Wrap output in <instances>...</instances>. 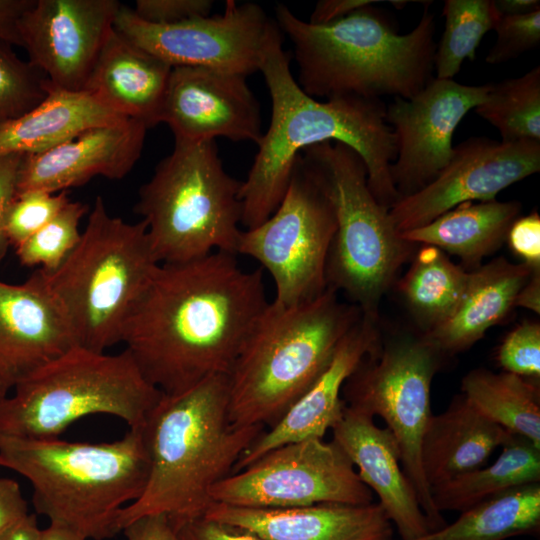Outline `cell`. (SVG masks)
Here are the masks:
<instances>
[{
    "instance_id": "38",
    "label": "cell",
    "mask_w": 540,
    "mask_h": 540,
    "mask_svg": "<svg viewBox=\"0 0 540 540\" xmlns=\"http://www.w3.org/2000/svg\"><path fill=\"white\" fill-rule=\"evenodd\" d=\"M496 40L488 51V64L516 59L540 44V9L521 15L501 16L495 27Z\"/></svg>"
},
{
    "instance_id": "3",
    "label": "cell",
    "mask_w": 540,
    "mask_h": 540,
    "mask_svg": "<svg viewBox=\"0 0 540 540\" xmlns=\"http://www.w3.org/2000/svg\"><path fill=\"white\" fill-rule=\"evenodd\" d=\"M140 427L149 474L140 497L121 510L120 532L148 514H165L177 530L203 517L210 489L233 472L264 426L231 424L228 375L218 374L182 393H162Z\"/></svg>"
},
{
    "instance_id": "45",
    "label": "cell",
    "mask_w": 540,
    "mask_h": 540,
    "mask_svg": "<svg viewBox=\"0 0 540 540\" xmlns=\"http://www.w3.org/2000/svg\"><path fill=\"white\" fill-rule=\"evenodd\" d=\"M29 514L19 484L12 479L0 477V534Z\"/></svg>"
},
{
    "instance_id": "51",
    "label": "cell",
    "mask_w": 540,
    "mask_h": 540,
    "mask_svg": "<svg viewBox=\"0 0 540 540\" xmlns=\"http://www.w3.org/2000/svg\"><path fill=\"white\" fill-rule=\"evenodd\" d=\"M40 540H87L81 534L72 530L49 524L41 529Z\"/></svg>"
},
{
    "instance_id": "37",
    "label": "cell",
    "mask_w": 540,
    "mask_h": 540,
    "mask_svg": "<svg viewBox=\"0 0 540 540\" xmlns=\"http://www.w3.org/2000/svg\"><path fill=\"white\" fill-rule=\"evenodd\" d=\"M70 202L67 191L27 190L16 193L6 217L9 245L20 246L52 220Z\"/></svg>"
},
{
    "instance_id": "21",
    "label": "cell",
    "mask_w": 540,
    "mask_h": 540,
    "mask_svg": "<svg viewBox=\"0 0 540 540\" xmlns=\"http://www.w3.org/2000/svg\"><path fill=\"white\" fill-rule=\"evenodd\" d=\"M378 320L361 315L340 341L318 379L267 432H262L236 463L233 472L279 446L311 438L323 439L346 407L342 389L360 363L381 344Z\"/></svg>"
},
{
    "instance_id": "46",
    "label": "cell",
    "mask_w": 540,
    "mask_h": 540,
    "mask_svg": "<svg viewBox=\"0 0 540 540\" xmlns=\"http://www.w3.org/2000/svg\"><path fill=\"white\" fill-rule=\"evenodd\" d=\"M378 0H321L318 1L310 16L309 23L327 24L343 18L366 5L379 3Z\"/></svg>"
},
{
    "instance_id": "27",
    "label": "cell",
    "mask_w": 540,
    "mask_h": 540,
    "mask_svg": "<svg viewBox=\"0 0 540 540\" xmlns=\"http://www.w3.org/2000/svg\"><path fill=\"white\" fill-rule=\"evenodd\" d=\"M122 119L84 91L52 87L37 106L0 124V155L42 153L90 128Z\"/></svg>"
},
{
    "instance_id": "47",
    "label": "cell",
    "mask_w": 540,
    "mask_h": 540,
    "mask_svg": "<svg viewBox=\"0 0 540 540\" xmlns=\"http://www.w3.org/2000/svg\"><path fill=\"white\" fill-rule=\"evenodd\" d=\"M34 0H0V40L20 46L18 23Z\"/></svg>"
},
{
    "instance_id": "24",
    "label": "cell",
    "mask_w": 540,
    "mask_h": 540,
    "mask_svg": "<svg viewBox=\"0 0 540 540\" xmlns=\"http://www.w3.org/2000/svg\"><path fill=\"white\" fill-rule=\"evenodd\" d=\"M172 67L144 51L113 26L83 91L117 114L148 128L160 123Z\"/></svg>"
},
{
    "instance_id": "34",
    "label": "cell",
    "mask_w": 540,
    "mask_h": 540,
    "mask_svg": "<svg viewBox=\"0 0 540 540\" xmlns=\"http://www.w3.org/2000/svg\"><path fill=\"white\" fill-rule=\"evenodd\" d=\"M445 27L436 44L434 70L437 79H453L465 59L473 61L483 36L501 18L494 0H446Z\"/></svg>"
},
{
    "instance_id": "2",
    "label": "cell",
    "mask_w": 540,
    "mask_h": 540,
    "mask_svg": "<svg viewBox=\"0 0 540 540\" xmlns=\"http://www.w3.org/2000/svg\"><path fill=\"white\" fill-rule=\"evenodd\" d=\"M259 71L269 90L272 114L242 181L241 224L246 229L274 213L287 191L298 155L323 142H341L361 156L369 188L382 206L390 209L400 199L390 174L396 137L386 121L387 106L382 99L342 96L318 101L306 94L291 73L282 32L273 20Z\"/></svg>"
},
{
    "instance_id": "41",
    "label": "cell",
    "mask_w": 540,
    "mask_h": 540,
    "mask_svg": "<svg viewBox=\"0 0 540 540\" xmlns=\"http://www.w3.org/2000/svg\"><path fill=\"white\" fill-rule=\"evenodd\" d=\"M506 240L523 263L540 268V216L537 212L518 217L511 225Z\"/></svg>"
},
{
    "instance_id": "26",
    "label": "cell",
    "mask_w": 540,
    "mask_h": 540,
    "mask_svg": "<svg viewBox=\"0 0 540 540\" xmlns=\"http://www.w3.org/2000/svg\"><path fill=\"white\" fill-rule=\"evenodd\" d=\"M535 269L540 268L499 257L472 270L457 309L423 337L444 356L470 348L514 308L517 293Z\"/></svg>"
},
{
    "instance_id": "23",
    "label": "cell",
    "mask_w": 540,
    "mask_h": 540,
    "mask_svg": "<svg viewBox=\"0 0 540 540\" xmlns=\"http://www.w3.org/2000/svg\"><path fill=\"white\" fill-rule=\"evenodd\" d=\"M203 517L248 530L265 540H392L394 527L375 502L276 509L212 503Z\"/></svg>"
},
{
    "instance_id": "43",
    "label": "cell",
    "mask_w": 540,
    "mask_h": 540,
    "mask_svg": "<svg viewBox=\"0 0 540 540\" xmlns=\"http://www.w3.org/2000/svg\"><path fill=\"white\" fill-rule=\"evenodd\" d=\"M178 531L183 540H265L248 530L204 517L185 524Z\"/></svg>"
},
{
    "instance_id": "50",
    "label": "cell",
    "mask_w": 540,
    "mask_h": 540,
    "mask_svg": "<svg viewBox=\"0 0 540 540\" xmlns=\"http://www.w3.org/2000/svg\"><path fill=\"white\" fill-rule=\"evenodd\" d=\"M499 13L504 15H521L540 9L539 0H494Z\"/></svg>"
},
{
    "instance_id": "11",
    "label": "cell",
    "mask_w": 540,
    "mask_h": 540,
    "mask_svg": "<svg viewBox=\"0 0 540 540\" xmlns=\"http://www.w3.org/2000/svg\"><path fill=\"white\" fill-rule=\"evenodd\" d=\"M444 355L422 333L381 341L346 380L345 405L372 418L379 416L393 434L404 473L411 482L431 531L445 522L432 499L420 462L421 440L432 415L431 385Z\"/></svg>"
},
{
    "instance_id": "35",
    "label": "cell",
    "mask_w": 540,
    "mask_h": 540,
    "mask_svg": "<svg viewBox=\"0 0 540 540\" xmlns=\"http://www.w3.org/2000/svg\"><path fill=\"white\" fill-rule=\"evenodd\" d=\"M89 208L82 202L67 203L44 227L16 248L25 266H40L50 273L70 255L80 240L79 225Z\"/></svg>"
},
{
    "instance_id": "15",
    "label": "cell",
    "mask_w": 540,
    "mask_h": 540,
    "mask_svg": "<svg viewBox=\"0 0 540 540\" xmlns=\"http://www.w3.org/2000/svg\"><path fill=\"white\" fill-rule=\"evenodd\" d=\"M539 171L540 141L470 137L454 147L433 181L400 198L389 216L398 233L416 229L462 203L495 200L505 188Z\"/></svg>"
},
{
    "instance_id": "40",
    "label": "cell",
    "mask_w": 540,
    "mask_h": 540,
    "mask_svg": "<svg viewBox=\"0 0 540 540\" xmlns=\"http://www.w3.org/2000/svg\"><path fill=\"white\" fill-rule=\"evenodd\" d=\"M211 0H137L134 14L156 25H172L197 17L209 16Z\"/></svg>"
},
{
    "instance_id": "7",
    "label": "cell",
    "mask_w": 540,
    "mask_h": 540,
    "mask_svg": "<svg viewBox=\"0 0 540 540\" xmlns=\"http://www.w3.org/2000/svg\"><path fill=\"white\" fill-rule=\"evenodd\" d=\"M141 220L108 213L97 196L76 247L53 272H40L79 346L105 352L122 342L125 322L159 265Z\"/></svg>"
},
{
    "instance_id": "13",
    "label": "cell",
    "mask_w": 540,
    "mask_h": 540,
    "mask_svg": "<svg viewBox=\"0 0 540 540\" xmlns=\"http://www.w3.org/2000/svg\"><path fill=\"white\" fill-rule=\"evenodd\" d=\"M212 503L296 508L320 503L366 505L373 492L333 441L311 438L274 448L216 483Z\"/></svg>"
},
{
    "instance_id": "44",
    "label": "cell",
    "mask_w": 540,
    "mask_h": 540,
    "mask_svg": "<svg viewBox=\"0 0 540 540\" xmlns=\"http://www.w3.org/2000/svg\"><path fill=\"white\" fill-rule=\"evenodd\" d=\"M126 540H183L165 514L140 516L122 528Z\"/></svg>"
},
{
    "instance_id": "1",
    "label": "cell",
    "mask_w": 540,
    "mask_h": 540,
    "mask_svg": "<svg viewBox=\"0 0 540 540\" xmlns=\"http://www.w3.org/2000/svg\"><path fill=\"white\" fill-rule=\"evenodd\" d=\"M261 269L214 251L160 263L130 312L122 342L144 377L163 394L228 375L268 305Z\"/></svg>"
},
{
    "instance_id": "31",
    "label": "cell",
    "mask_w": 540,
    "mask_h": 540,
    "mask_svg": "<svg viewBox=\"0 0 540 540\" xmlns=\"http://www.w3.org/2000/svg\"><path fill=\"white\" fill-rule=\"evenodd\" d=\"M540 482L520 485L461 512L452 523L417 540H506L538 535Z\"/></svg>"
},
{
    "instance_id": "29",
    "label": "cell",
    "mask_w": 540,
    "mask_h": 540,
    "mask_svg": "<svg viewBox=\"0 0 540 540\" xmlns=\"http://www.w3.org/2000/svg\"><path fill=\"white\" fill-rule=\"evenodd\" d=\"M540 482V447L512 435L490 464L431 487L433 503L439 512H463L511 488Z\"/></svg>"
},
{
    "instance_id": "25",
    "label": "cell",
    "mask_w": 540,
    "mask_h": 540,
    "mask_svg": "<svg viewBox=\"0 0 540 540\" xmlns=\"http://www.w3.org/2000/svg\"><path fill=\"white\" fill-rule=\"evenodd\" d=\"M514 434L478 412L461 394L432 414L421 445L420 462L430 488L487 464Z\"/></svg>"
},
{
    "instance_id": "22",
    "label": "cell",
    "mask_w": 540,
    "mask_h": 540,
    "mask_svg": "<svg viewBox=\"0 0 540 540\" xmlns=\"http://www.w3.org/2000/svg\"><path fill=\"white\" fill-rule=\"evenodd\" d=\"M332 440L354 465L361 481L376 495L400 540H417L431 532L415 490L403 471L398 444L372 417L345 407L331 429Z\"/></svg>"
},
{
    "instance_id": "12",
    "label": "cell",
    "mask_w": 540,
    "mask_h": 540,
    "mask_svg": "<svg viewBox=\"0 0 540 540\" xmlns=\"http://www.w3.org/2000/svg\"><path fill=\"white\" fill-rule=\"evenodd\" d=\"M335 232L333 206L298 155L279 206L263 223L241 232L237 254L257 260L272 276L274 303L291 306L328 287L326 266Z\"/></svg>"
},
{
    "instance_id": "30",
    "label": "cell",
    "mask_w": 540,
    "mask_h": 540,
    "mask_svg": "<svg viewBox=\"0 0 540 540\" xmlns=\"http://www.w3.org/2000/svg\"><path fill=\"white\" fill-rule=\"evenodd\" d=\"M461 391L483 416L540 447L539 381L477 368L463 377Z\"/></svg>"
},
{
    "instance_id": "9",
    "label": "cell",
    "mask_w": 540,
    "mask_h": 540,
    "mask_svg": "<svg viewBox=\"0 0 540 540\" xmlns=\"http://www.w3.org/2000/svg\"><path fill=\"white\" fill-rule=\"evenodd\" d=\"M299 155L335 213L327 285L343 291L362 315L378 320L381 299L415 244L401 237L389 210L372 194L365 163L355 150L341 142H323Z\"/></svg>"
},
{
    "instance_id": "32",
    "label": "cell",
    "mask_w": 540,
    "mask_h": 540,
    "mask_svg": "<svg viewBox=\"0 0 540 540\" xmlns=\"http://www.w3.org/2000/svg\"><path fill=\"white\" fill-rule=\"evenodd\" d=\"M468 279L469 272L437 247L423 245L418 250L398 289L422 333L439 326L454 313Z\"/></svg>"
},
{
    "instance_id": "5",
    "label": "cell",
    "mask_w": 540,
    "mask_h": 540,
    "mask_svg": "<svg viewBox=\"0 0 540 540\" xmlns=\"http://www.w3.org/2000/svg\"><path fill=\"white\" fill-rule=\"evenodd\" d=\"M0 467L26 478L37 514L87 540L117 535L121 510L142 494L149 457L141 427L105 443L22 439L0 433Z\"/></svg>"
},
{
    "instance_id": "4",
    "label": "cell",
    "mask_w": 540,
    "mask_h": 540,
    "mask_svg": "<svg viewBox=\"0 0 540 540\" xmlns=\"http://www.w3.org/2000/svg\"><path fill=\"white\" fill-rule=\"evenodd\" d=\"M430 3L405 34L373 4L321 25L277 4L275 23L293 44L297 83L309 96L410 99L433 79L436 25Z\"/></svg>"
},
{
    "instance_id": "19",
    "label": "cell",
    "mask_w": 540,
    "mask_h": 540,
    "mask_svg": "<svg viewBox=\"0 0 540 540\" xmlns=\"http://www.w3.org/2000/svg\"><path fill=\"white\" fill-rule=\"evenodd\" d=\"M76 346V335L38 270L22 284L0 281L1 395Z\"/></svg>"
},
{
    "instance_id": "28",
    "label": "cell",
    "mask_w": 540,
    "mask_h": 540,
    "mask_svg": "<svg viewBox=\"0 0 540 540\" xmlns=\"http://www.w3.org/2000/svg\"><path fill=\"white\" fill-rule=\"evenodd\" d=\"M521 210L518 201L465 202L400 235L412 244L430 245L456 255L475 270L506 241Z\"/></svg>"
},
{
    "instance_id": "10",
    "label": "cell",
    "mask_w": 540,
    "mask_h": 540,
    "mask_svg": "<svg viewBox=\"0 0 540 540\" xmlns=\"http://www.w3.org/2000/svg\"><path fill=\"white\" fill-rule=\"evenodd\" d=\"M162 396L125 349L118 354L76 346L0 394V433L56 439L77 420L112 415L142 426Z\"/></svg>"
},
{
    "instance_id": "39",
    "label": "cell",
    "mask_w": 540,
    "mask_h": 540,
    "mask_svg": "<svg viewBox=\"0 0 540 540\" xmlns=\"http://www.w3.org/2000/svg\"><path fill=\"white\" fill-rule=\"evenodd\" d=\"M497 361L504 372L539 381V323L524 321L510 331L498 348Z\"/></svg>"
},
{
    "instance_id": "16",
    "label": "cell",
    "mask_w": 540,
    "mask_h": 540,
    "mask_svg": "<svg viewBox=\"0 0 540 540\" xmlns=\"http://www.w3.org/2000/svg\"><path fill=\"white\" fill-rule=\"evenodd\" d=\"M491 87L492 83L465 85L433 78L414 97H395L386 107L397 150L390 174L400 198L421 190L446 167L454 152L457 126L484 101Z\"/></svg>"
},
{
    "instance_id": "8",
    "label": "cell",
    "mask_w": 540,
    "mask_h": 540,
    "mask_svg": "<svg viewBox=\"0 0 540 540\" xmlns=\"http://www.w3.org/2000/svg\"><path fill=\"white\" fill-rule=\"evenodd\" d=\"M242 181L223 167L215 140H175L172 152L139 188L134 210L147 225L159 263L214 251L237 255Z\"/></svg>"
},
{
    "instance_id": "6",
    "label": "cell",
    "mask_w": 540,
    "mask_h": 540,
    "mask_svg": "<svg viewBox=\"0 0 540 540\" xmlns=\"http://www.w3.org/2000/svg\"><path fill=\"white\" fill-rule=\"evenodd\" d=\"M361 315L330 286L303 303H268L228 374L231 424L273 426L323 373Z\"/></svg>"
},
{
    "instance_id": "17",
    "label": "cell",
    "mask_w": 540,
    "mask_h": 540,
    "mask_svg": "<svg viewBox=\"0 0 540 540\" xmlns=\"http://www.w3.org/2000/svg\"><path fill=\"white\" fill-rule=\"evenodd\" d=\"M121 5L117 0H34L18 23L20 46L53 88L83 91Z\"/></svg>"
},
{
    "instance_id": "18",
    "label": "cell",
    "mask_w": 540,
    "mask_h": 540,
    "mask_svg": "<svg viewBox=\"0 0 540 540\" xmlns=\"http://www.w3.org/2000/svg\"><path fill=\"white\" fill-rule=\"evenodd\" d=\"M245 75L206 67H172L160 123L175 140L208 141L225 137L258 143L260 106Z\"/></svg>"
},
{
    "instance_id": "42",
    "label": "cell",
    "mask_w": 540,
    "mask_h": 540,
    "mask_svg": "<svg viewBox=\"0 0 540 540\" xmlns=\"http://www.w3.org/2000/svg\"><path fill=\"white\" fill-rule=\"evenodd\" d=\"M22 156V154L0 155V260L5 256L9 246L5 223L9 207L16 196Z\"/></svg>"
},
{
    "instance_id": "49",
    "label": "cell",
    "mask_w": 540,
    "mask_h": 540,
    "mask_svg": "<svg viewBox=\"0 0 540 540\" xmlns=\"http://www.w3.org/2000/svg\"><path fill=\"white\" fill-rule=\"evenodd\" d=\"M41 529L35 514H29L23 520L0 534V540H40Z\"/></svg>"
},
{
    "instance_id": "36",
    "label": "cell",
    "mask_w": 540,
    "mask_h": 540,
    "mask_svg": "<svg viewBox=\"0 0 540 540\" xmlns=\"http://www.w3.org/2000/svg\"><path fill=\"white\" fill-rule=\"evenodd\" d=\"M12 47L0 40V124L37 106L52 88L45 74L20 59Z\"/></svg>"
},
{
    "instance_id": "14",
    "label": "cell",
    "mask_w": 540,
    "mask_h": 540,
    "mask_svg": "<svg viewBox=\"0 0 540 540\" xmlns=\"http://www.w3.org/2000/svg\"><path fill=\"white\" fill-rule=\"evenodd\" d=\"M271 23L258 4L234 0L226 1L221 15L172 25L147 23L122 4L114 29L171 67H206L248 76L259 71Z\"/></svg>"
},
{
    "instance_id": "48",
    "label": "cell",
    "mask_w": 540,
    "mask_h": 540,
    "mask_svg": "<svg viewBox=\"0 0 540 540\" xmlns=\"http://www.w3.org/2000/svg\"><path fill=\"white\" fill-rule=\"evenodd\" d=\"M523 307L539 315L540 313V269L531 273L527 282L517 293L513 307Z\"/></svg>"
},
{
    "instance_id": "33",
    "label": "cell",
    "mask_w": 540,
    "mask_h": 540,
    "mask_svg": "<svg viewBox=\"0 0 540 540\" xmlns=\"http://www.w3.org/2000/svg\"><path fill=\"white\" fill-rule=\"evenodd\" d=\"M474 110L498 130L502 142L540 141V67L492 83L486 98Z\"/></svg>"
},
{
    "instance_id": "20",
    "label": "cell",
    "mask_w": 540,
    "mask_h": 540,
    "mask_svg": "<svg viewBox=\"0 0 540 540\" xmlns=\"http://www.w3.org/2000/svg\"><path fill=\"white\" fill-rule=\"evenodd\" d=\"M148 127L132 118L90 128L42 153L25 154L17 192L50 193L78 187L96 176L124 178L141 157Z\"/></svg>"
}]
</instances>
